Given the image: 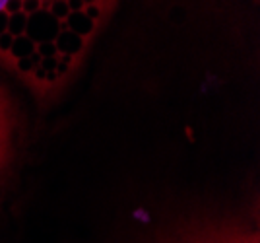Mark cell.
I'll return each mask as SVG.
<instances>
[{
	"mask_svg": "<svg viewBox=\"0 0 260 243\" xmlns=\"http://www.w3.org/2000/svg\"><path fill=\"white\" fill-rule=\"evenodd\" d=\"M119 0H8L0 10V65L39 96L64 84Z\"/></svg>",
	"mask_w": 260,
	"mask_h": 243,
	"instance_id": "1",
	"label": "cell"
},
{
	"mask_svg": "<svg viewBox=\"0 0 260 243\" xmlns=\"http://www.w3.org/2000/svg\"><path fill=\"white\" fill-rule=\"evenodd\" d=\"M179 243H260V235L256 230L229 226V228H210L194 232L183 237Z\"/></svg>",
	"mask_w": 260,
	"mask_h": 243,
	"instance_id": "2",
	"label": "cell"
},
{
	"mask_svg": "<svg viewBox=\"0 0 260 243\" xmlns=\"http://www.w3.org/2000/svg\"><path fill=\"white\" fill-rule=\"evenodd\" d=\"M8 144H10V117H8L6 101L0 94V169L8 156Z\"/></svg>",
	"mask_w": 260,
	"mask_h": 243,
	"instance_id": "3",
	"label": "cell"
},
{
	"mask_svg": "<svg viewBox=\"0 0 260 243\" xmlns=\"http://www.w3.org/2000/svg\"><path fill=\"white\" fill-rule=\"evenodd\" d=\"M6 2H8V0H0V10H2L4 6H6Z\"/></svg>",
	"mask_w": 260,
	"mask_h": 243,
	"instance_id": "4",
	"label": "cell"
}]
</instances>
